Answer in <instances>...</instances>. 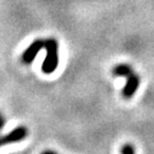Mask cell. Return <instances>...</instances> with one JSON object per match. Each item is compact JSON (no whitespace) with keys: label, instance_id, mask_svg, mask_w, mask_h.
<instances>
[{"label":"cell","instance_id":"cell-8","mask_svg":"<svg viewBox=\"0 0 154 154\" xmlns=\"http://www.w3.org/2000/svg\"><path fill=\"white\" fill-rule=\"evenodd\" d=\"M1 118H4V116H1V113H0V119H1Z\"/></svg>","mask_w":154,"mask_h":154},{"label":"cell","instance_id":"cell-6","mask_svg":"<svg viewBox=\"0 0 154 154\" xmlns=\"http://www.w3.org/2000/svg\"><path fill=\"white\" fill-rule=\"evenodd\" d=\"M121 153H125V154L135 153V147L132 146L131 144H126V145H123V146H122Z\"/></svg>","mask_w":154,"mask_h":154},{"label":"cell","instance_id":"cell-2","mask_svg":"<svg viewBox=\"0 0 154 154\" xmlns=\"http://www.w3.org/2000/svg\"><path fill=\"white\" fill-rule=\"evenodd\" d=\"M26 135H28L26 127H17L14 130H11L9 134L0 137V146H4V145H8V144L13 143H18V142H21V140H23L24 138L26 137Z\"/></svg>","mask_w":154,"mask_h":154},{"label":"cell","instance_id":"cell-3","mask_svg":"<svg viewBox=\"0 0 154 154\" xmlns=\"http://www.w3.org/2000/svg\"><path fill=\"white\" fill-rule=\"evenodd\" d=\"M45 48V40L44 39H37L32 44L29 46L26 49L24 50L22 54V62L25 64H30L35 58V56L40 50Z\"/></svg>","mask_w":154,"mask_h":154},{"label":"cell","instance_id":"cell-1","mask_svg":"<svg viewBox=\"0 0 154 154\" xmlns=\"http://www.w3.org/2000/svg\"><path fill=\"white\" fill-rule=\"evenodd\" d=\"M45 49L47 55L41 70L45 74H51L58 66V42L54 38L45 39Z\"/></svg>","mask_w":154,"mask_h":154},{"label":"cell","instance_id":"cell-7","mask_svg":"<svg viewBox=\"0 0 154 154\" xmlns=\"http://www.w3.org/2000/svg\"><path fill=\"white\" fill-rule=\"evenodd\" d=\"M4 126H5V119L1 118V119H0V131H1V129L4 128Z\"/></svg>","mask_w":154,"mask_h":154},{"label":"cell","instance_id":"cell-4","mask_svg":"<svg viewBox=\"0 0 154 154\" xmlns=\"http://www.w3.org/2000/svg\"><path fill=\"white\" fill-rule=\"evenodd\" d=\"M140 83V79L137 74L132 73L129 77L127 78V82L122 88V97L126 99H130L131 97H134V95L136 94L138 87Z\"/></svg>","mask_w":154,"mask_h":154},{"label":"cell","instance_id":"cell-5","mask_svg":"<svg viewBox=\"0 0 154 154\" xmlns=\"http://www.w3.org/2000/svg\"><path fill=\"white\" fill-rule=\"evenodd\" d=\"M134 71H132L131 66L128 65V64H118L113 67L112 70V74L114 77H126L128 78L130 74H132Z\"/></svg>","mask_w":154,"mask_h":154}]
</instances>
